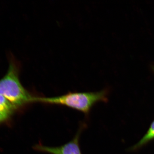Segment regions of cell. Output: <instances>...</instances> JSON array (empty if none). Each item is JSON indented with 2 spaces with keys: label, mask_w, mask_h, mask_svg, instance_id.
Returning a JSON list of instances; mask_svg holds the SVG:
<instances>
[{
  "label": "cell",
  "mask_w": 154,
  "mask_h": 154,
  "mask_svg": "<svg viewBox=\"0 0 154 154\" xmlns=\"http://www.w3.org/2000/svg\"><path fill=\"white\" fill-rule=\"evenodd\" d=\"M109 91L108 89H104L96 92H70L65 95L53 97H34L32 102L65 106L88 116L96 103L108 101Z\"/></svg>",
  "instance_id": "1"
},
{
  "label": "cell",
  "mask_w": 154,
  "mask_h": 154,
  "mask_svg": "<svg viewBox=\"0 0 154 154\" xmlns=\"http://www.w3.org/2000/svg\"><path fill=\"white\" fill-rule=\"evenodd\" d=\"M9 67L5 76L0 80V94L17 108L32 102V97L25 89L19 79L21 64L12 54L8 57Z\"/></svg>",
  "instance_id": "2"
},
{
  "label": "cell",
  "mask_w": 154,
  "mask_h": 154,
  "mask_svg": "<svg viewBox=\"0 0 154 154\" xmlns=\"http://www.w3.org/2000/svg\"><path fill=\"white\" fill-rule=\"evenodd\" d=\"M75 135L74 137L70 141L64 145L59 147H48L39 143L33 147L36 151L49 154H82L79 144L81 134L86 125L82 123Z\"/></svg>",
  "instance_id": "3"
},
{
  "label": "cell",
  "mask_w": 154,
  "mask_h": 154,
  "mask_svg": "<svg viewBox=\"0 0 154 154\" xmlns=\"http://www.w3.org/2000/svg\"><path fill=\"white\" fill-rule=\"evenodd\" d=\"M154 139V121L150 126L149 130L139 142L131 148L130 149L134 151L140 149L148 142Z\"/></svg>",
  "instance_id": "4"
},
{
  "label": "cell",
  "mask_w": 154,
  "mask_h": 154,
  "mask_svg": "<svg viewBox=\"0 0 154 154\" xmlns=\"http://www.w3.org/2000/svg\"><path fill=\"white\" fill-rule=\"evenodd\" d=\"M17 109L10 101L0 94V112L9 117Z\"/></svg>",
  "instance_id": "5"
},
{
  "label": "cell",
  "mask_w": 154,
  "mask_h": 154,
  "mask_svg": "<svg viewBox=\"0 0 154 154\" xmlns=\"http://www.w3.org/2000/svg\"><path fill=\"white\" fill-rule=\"evenodd\" d=\"M9 117L0 112V123L2 122L8 118Z\"/></svg>",
  "instance_id": "6"
},
{
  "label": "cell",
  "mask_w": 154,
  "mask_h": 154,
  "mask_svg": "<svg viewBox=\"0 0 154 154\" xmlns=\"http://www.w3.org/2000/svg\"><path fill=\"white\" fill-rule=\"evenodd\" d=\"M151 67H152V70L154 72V63H153V64L152 65Z\"/></svg>",
  "instance_id": "7"
}]
</instances>
